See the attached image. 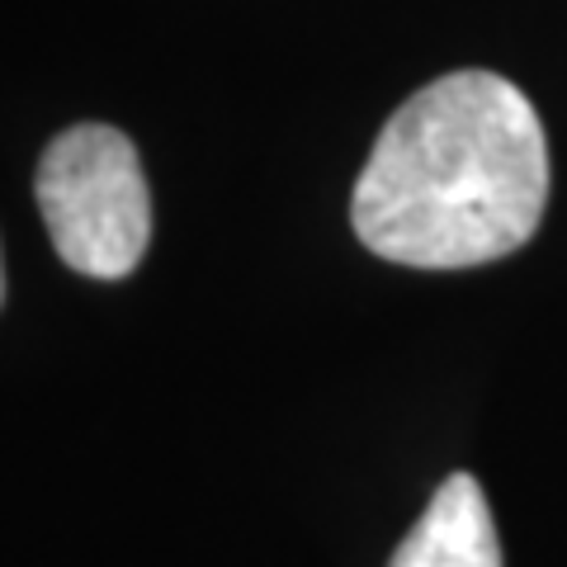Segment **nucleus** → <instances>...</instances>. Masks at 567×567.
<instances>
[{
	"label": "nucleus",
	"mask_w": 567,
	"mask_h": 567,
	"mask_svg": "<svg viewBox=\"0 0 567 567\" xmlns=\"http://www.w3.org/2000/svg\"><path fill=\"white\" fill-rule=\"evenodd\" d=\"M548 208V137L496 71H450L383 123L354 181L350 223L412 270H468L535 237Z\"/></svg>",
	"instance_id": "nucleus-1"
},
{
	"label": "nucleus",
	"mask_w": 567,
	"mask_h": 567,
	"mask_svg": "<svg viewBox=\"0 0 567 567\" xmlns=\"http://www.w3.org/2000/svg\"><path fill=\"white\" fill-rule=\"evenodd\" d=\"M39 213L71 270L123 279L152 237V194L137 147L110 123H76L39 162Z\"/></svg>",
	"instance_id": "nucleus-2"
},
{
	"label": "nucleus",
	"mask_w": 567,
	"mask_h": 567,
	"mask_svg": "<svg viewBox=\"0 0 567 567\" xmlns=\"http://www.w3.org/2000/svg\"><path fill=\"white\" fill-rule=\"evenodd\" d=\"M388 567H502V539L483 483L473 473H450Z\"/></svg>",
	"instance_id": "nucleus-3"
},
{
	"label": "nucleus",
	"mask_w": 567,
	"mask_h": 567,
	"mask_svg": "<svg viewBox=\"0 0 567 567\" xmlns=\"http://www.w3.org/2000/svg\"><path fill=\"white\" fill-rule=\"evenodd\" d=\"M0 298H6V260H0Z\"/></svg>",
	"instance_id": "nucleus-4"
}]
</instances>
